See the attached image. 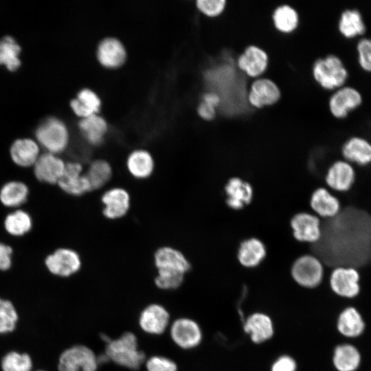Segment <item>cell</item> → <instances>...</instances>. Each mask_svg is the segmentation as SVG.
Segmentation results:
<instances>
[{
  "label": "cell",
  "mask_w": 371,
  "mask_h": 371,
  "mask_svg": "<svg viewBox=\"0 0 371 371\" xmlns=\"http://www.w3.org/2000/svg\"><path fill=\"white\" fill-rule=\"evenodd\" d=\"M266 249L264 244L258 239L252 238L244 240L238 251L240 263L246 267H254L264 259Z\"/></svg>",
  "instance_id": "836d02e7"
},
{
  "label": "cell",
  "mask_w": 371,
  "mask_h": 371,
  "mask_svg": "<svg viewBox=\"0 0 371 371\" xmlns=\"http://www.w3.org/2000/svg\"><path fill=\"white\" fill-rule=\"evenodd\" d=\"M359 280V273L355 267L337 266L331 272L330 286L337 295L352 298L360 292Z\"/></svg>",
  "instance_id": "30bf717a"
},
{
  "label": "cell",
  "mask_w": 371,
  "mask_h": 371,
  "mask_svg": "<svg viewBox=\"0 0 371 371\" xmlns=\"http://www.w3.org/2000/svg\"><path fill=\"white\" fill-rule=\"evenodd\" d=\"M294 237L301 242L317 243L322 236L319 218L308 213L296 214L291 221Z\"/></svg>",
  "instance_id": "ffe728a7"
},
{
  "label": "cell",
  "mask_w": 371,
  "mask_h": 371,
  "mask_svg": "<svg viewBox=\"0 0 371 371\" xmlns=\"http://www.w3.org/2000/svg\"><path fill=\"white\" fill-rule=\"evenodd\" d=\"M273 21L275 27L282 33H291L298 25V14L295 9L288 5L278 7L273 12Z\"/></svg>",
  "instance_id": "d590c367"
},
{
  "label": "cell",
  "mask_w": 371,
  "mask_h": 371,
  "mask_svg": "<svg viewBox=\"0 0 371 371\" xmlns=\"http://www.w3.org/2000/svg\"><path fill=\"white\" fill-rule=\"evenodd\" d=\"M360 362V353L354 346L345 344L335 348L333 363L337 371H355Z\"/></svg>",
  "instance_id": "d6a6232c"
},
{
  "label": "cell",
  "mask_w": 371,
  "mask_h": 371,
  "mask_svg": "<svg viewBox=\"0 0 371 371\" xmlns=\"http://www.w3.org/2000/svg\"><path fill=\"white\" fill-rule=\"evenodd\" d=\"M1 366L3 371H30L32 364L28 355L11 352L4 357Z\"/></svg>",
  "instance_id": "8d00e7d4"
},
{
  "label": "cell",
  "mask_w": 371,
  "mask_h": 371,
  "mask_svg": "<svg viewBox=\"0 0 371 371\" xmlns=\"http://www.w3.org/2000/svg\"><path fill=\"white\" fill-rule=\"evenodd\" d=\"M202 101L214 106L215 108L220 106L221 103L220 96L213 91H208L204 93L202 97Z\"/></svg>",
  "instance_id": "bcb514c9"
},
{
  "label": "cell",
  "mask_w": 371,
  "mask_h": 371,
  "mask_svg": "<svg viewBox=\"0 0 371 371\" xmlns=\"http://www.w3.org/2000/svg\"><path fill=\"white\" fill-rule=\"evenodd\" d=\"M280 98L278 85L269 78H258L254 80L247 94L248 103L255 108H262L275 104Z\"/></svg>",
  "instance_id": "2e32d148"
},
{
  "label": "cell",
  "mask_w": 371,
  "mask_h": 371,
  "mask_svg": "<svg viewBox=\"0 0 371 371\" xmlns=\"http://www.w3.org/2000/svg\"><path fill=\"white\" fill-rule=\"evenodd\" d=\"M126 168L133 177L138 179H146L154 170L153 157L146 150L136 149L128 155L126 159Z\"/></svg>",
  "instance_id": "f546056e"
},
{
  "label": "cell",
  "mask_w": 371,
  "mask_h": 371,
  "mask_svg": "<svg viewBox=\"0 0 371 371\" xmlns=\"http://www.w3.org/2000/svg\"><path fill=\"white\" fill-rule=\"evenodd\" d=\"M85 175L89 181L91 190L103 187L112 176L110 164L104 159H96L91 163Z\"/></svg>",
  "instance_id": "e575fe53"
},
{
  "label": "cell",
  "mask_w": 371,
  "mask_h": 371,
  "mask_svg": "<svg viewBox=\"0 0 371 371\" xmlns=\"http://www.w3.org/2000/svg\"><path fill=\"white\" fill-rule=\"evenodd\" d=\"M30 194V187L25 181L10 179L0 187V203L10 210L21 208L28 201Z\"/></svg>",
  "instance_id": "44dd1931"
},
{
  "label": "cell",
  "mask_w": 371,
  "mask_h": 371,
  "mask_svg": "<svg viewBox=\"0 0 371 371\" xmlns=\"http://www.w3.org/2000/svg\"><path fill=\"white\" fill-rule=\"evenodd\" d=\"M144 366L146 371H178V366L173 359L161 355L147 357Z\"/></svg>",
  "instance_id": "f35d334b"
},
{
  "label": "cell",
  "mask_w": 371,
  "mask_h": 371,
  "mask_svg": "<svg viewBox=\"0 0 371 371\" xmlns=\"http://www.w3.org/2000/svg\"><path fill=\"white\" fill-rule=\"evenodd\" d=\"M101 201L104 205V216L109 219H118L126 214L130 207V195L122 188L109 189L102 194Z\"/></svg>",
  "instance_id": "d6986e66"
},
{
  "label": "cell",
  "mask_w": 371,
  "mask_h": 371,
  "mask_svg": "<svg viewBox=\"0 0 371 371\" xmlns=\"http://www.w3.org/2000/svg\"><path fill=\"white\" fill-rule=\"evenodd\" d=\"M345 161L360 166L371 164V142L366 138L354 135L346 140L341 146Z\"/></svg>",
  "instance_id": "7402d4cb"
},
{
  "label": "cell",
  "mask_w": 371,
  "mask_h": 371,
  "mask_svg": "<svg viewBox=\"0 0 371 371\" xmlns=\"http://www.w3.org/2000/svg\"><path fill=\"white\" fill-rule=\"evenodd\" d=\"M363 102L360 91L352 85H344L331 94L328 107L331 114L336 118L342 119L357 109Z\"/></svg>",
  "instance_id": "9c48e42d"
},
{
  "label": "cell",
  "mask_w": 371,
  "mask_h": 371,
  "mask_svg": "<svg viewBox=\"0 0 371 371\" xmlns=\"http://www.w3.org/2000/svg\"><path fill=\"white\" fill-rule=\"evenodd\" d=\"M46 269L52 274L67 278L76 273L81 268L79 254L73 249L59 247L47 254L44 259Z\"/></svg>",
  "instance_id": "8992f818"
},
{
  "label": "cell",
  "mask_w": 371,
  "mask_h": 371,
  "mask_svg": "<svg viewBox=\"0 0 371 371\" xmlns=\"http://www.w3.org/2000/svg\"><path fill=\"white\" fill-rule=\"evenodd\" d=\"M168 310L159 303H150L146 306L138 316V326L144 333L159 336L166 332L171 323Z\"/></svg>",
  "instance_id": "52a82bcc"
},
{
  "label": "cell",
  "mask_w": 371,
  "mask_h": 371,
  "mask_svg": "<svg viewBox=\"0 0 371 371\" xmlns=\"http://www.w3.org/2000/svg\"><path fill=\"white\" fill-rule=\"evenodd\" d=\"M296 361L287 355L280 356L271 367V371H296Z\"/></svg>",
  "instance_id": "ee69618b"
},
{
  "label": "cell",
  "mask_w": 371,
  "mask_h": 371,
  "mask_svg": "<svg viewBox=\"0 0 371 371\" xmlns=\"http://www.w3.org/2000/svg\"><path fill=\"white\" fill-rule=\"evenodd\" d=\"M311 206L318 215L328 219L337 216L341 210L338 199L324 188H319L313 193Z\"/></svg>",
  "instance_id": "4316f807"
},
{
  "label": "cell",
  "mask_w": 371,
  "mask_h": 371,
  "mask_svg": "<svg viewBox=\"0 0 371 371\" xmlns=\"http://www.w3.org/2000/svg\"><path fill=\"white\" fill-rule=\"evenodd\" d=\"M184 275L157 271L155 284L161 290H174L181 286Z\"/></svg>",
  "instance_id": "60d3db41"
},
{
  "label": "cell",
  "mask_w": 371,
  "mask_h": 371,
  "mask_svg": "<svg viewBox=\"0 0 371 371\" xmlns=\"http://www.w3.org/2000/svg\"><path fill=\"white\" fill-rule=\"evenodd\" d=\"M225 0H197L196 6L204 15L211 17L218 16L225 10Z\"/></svg>",
  "instance_id": "b9f144b4"
},
{
  "label": "cell",
  "mask_w": 371,
  "mask_h": 371,
  "mask_svg": "<svg viewBox=\"0 0 371 371\" xmlns=\"http://www.w3.org/2000/svg\"><path fill=\"white\" fill-rule=\"evenodd\" d=\"M17 319V313L12 304L8 300L0 299V333L13 330Z\"/></svg>",
  "instance_id": "74e56055"
},
{
  "label": "cell",
  "mask_w": 371,
  "mask_h": 371,
  "mask_svg": "<svg viewBox=\"0 0 371 371\" xmlns=\"http://www.w3.org/2000/svg\"><path fill=\"white\" fill-rule=\"evenodd\" d=\"M14 250L11 245L0 240V271L9 270L13 262Z\"/></svg>",
  "instance_id": "7bdbcfd3"
},
{
  "label": "cell",
  "mask_w": 371,
  "mask_h": 371,
  "mask_svg": "<svg viewBox=\"0 0 371 371\" xmlns=\"http://www.w3.org/2000/svg\"><path fill=\"white\" fill-rule=\"evenodd\" d=\"M356 173L352 164L344 160H337L328 169L325 181L329 188L335 191H349L355 182Z\"/></svg>",
  "instance_id": "e0dca14e"
},
{
  "label": "cell",
  "mask_w": 371,
  "mask_h": 371,
  "mask_svg": "<svg viewBox=\"0 0 371 371\" xmlns=\"http://www.w3.org/2000/svg\"><path fill=\"white\" fill-rule=\"evenodd\" d=\"M168 331L172 343L184 350L197 348L203 340L200 325L188 317H180L172 320Z\"/></svg>",
  "instance_id": "277c9868"
},
{
  "label": "cell",
  "mask_w": 371,
  "mask_h": 371,
  "mask_svg": "<svg viewBox=\"0 0 371 371\" xmlns=\"http://www.w3.org/2000/svg\"><path fill=\"white\" fill-rule=\"evenodd\" d=\"M22 48L17 41L11 35H5L0 38V66L14 72L21 66V54Z\"/></svg>",
  "instance_id": "4dcf8cb0"
},
{
  "label": "cell",
  "mask_w": 371,
  "mask_h": 371,
  "mask_svg": "<svg viewBox=\"0 0 371 371\" xmlns=\"http://www.w3.org/2000/svg\"><path fill=\"white\" fill-rule=\"evenodd\" d=\"M337 328L340 334L346 337H357L363 333L365 322L355 308L348 307L340 313Z\"/></svg>",
  "instance_id": "1f68e13d"
},
{
  "label": "cell",
  "mask_w": 371,
  "mask_h": 371,
  "mask_svg": "<svg viewBox=\"0 0 371 371\" xmlns=\"http://www.w3.org/2000/svg\"><path fill=\"white\" fill-rule=\"evenodd\" d=\"M104 352L110 362L131 370H137L147 358L146 353L139 348L136 335L131 331L123 333L105 344Z\"/></svg>",
  "instance_id": "6da1fadb"
},
{
  "label": "cell",
  "mask_w": 371,
  "mask_h": 371,
  "mask_svg": "<svg viewBox=\"0 0 371 371\" xmlns=\"http://www.w3.org/2000/svg\"><path fill=\"white\" fill-rule=\"evenodd\" d=\"M243 330L256 344L269 341L274 335V325L271 318L261 312L249 315L244 322Z\"/></svg>",
  "instance_id": "ac0fdd59"
},
{
  "label": "cell",
  "mask_w": 371,
  "mask_h": 371,
  "mask_svg": "<svg viewBox=\"0 0 371 371\" xmlns=\"http://www.w3.org/2000/svg\"><path fill=\"white\" fill-rule=\"evenodd\" d=\"M34 139L43 152L60 155L69 146L70 134L63 120L56 116H48L36 126Z\"/></svg>",
  "instance_id": "7a4b0ae2"
},
{
  "label": "cell",
  "mask_w": 371,
  "mask_h": 371,
  "mask_svg": "<svg viewBox=\"0 0 371 371\" xmlns=\"http://www.w3.org/2000/svg\"><path fill=\"white\" fill-rule=\"evenodd\" d=\"M295 282L306 289H313L320 284L324 276V267L319 258L305 255L295 260L291 268Z\"/></svg>",
  "instance_id": "ba28073f"
},
{
  "label": "cell",
  "mask_w": 371,
  "mask_h": 371,
  "mask_svg": "<svg viewBox=\"0 0 371 371\" xmlns=\"http://www.w3.org/2000/svg\"><path fill=\"white\" fill-rule=\"evenodd\" d=\"M100 338H101V340L105 343V344H106L107 343H109L111 339L112 338L110 337L108 335L105 334V333H102L100 335Z\"/></svg>",
  "instance_id": "c3c4849f"
},
{
  "label": "cell",
  "mask_w": 371,
  "mask_h": 371,
  "mask_svg": "<svg viewBox=\"0 0 371 371\" xmlns=\"http://www.w3.org/2000/svg\"><path fill=\"white\" fill-rule=\"evenodd\" d=\"M78 129L84 139L91 146H99L108 131L106 120L99 113L80 119Z\"/></svg>",
  "instance_id": "d4e9b609"
},
{
  "label": "cell",
  "mask_w": 371,
  "mask_h": 371,
  "mask_svg": "<svg viewBox=\"0 0 371 371\" xmlns=\"http://www.w3.org/2000/svg\"><path fill=\"white\" fill-rule=\"evenodd\" d=\"M57 186L65 193L75 196L91 191L87 177L83 172V167L78 161L67 162L65 172Z\"/></svg>",
  "instance_id": "5bb4252c"
},
{
  "label": "cell",
  "mask_w": 371,
  "mask_h": 371,
  "mask_svg": "<svg viewBox=\"0 0 371 371\" xmlns=\"http://www.w3.org/2000/svg\"><path fill=\"white\" fill-rule=\"evenodd\" d=\"M69 106L80 119L98 114L102 106L101 99L93 90L83 88L71 100Z\"/></svg>",
  "instance_id": "484cf974"
},
{
  "label": "cell",
  "mask_w": 371,
  "mask_h": 371,
  "mask_svg": "<svg viewBox=\"0 0 371 371\" xmlns=\"http://www.w3.org/2000/svg\"><path fill=\"white\" fill-rule=\"evenodd\" d=\"M197 112L202 119L211 120L216 115V108L201 100L198 106Z\"/></svg>",
  "instance_id": "f6af8a7d"
},
{
  "label": "cell",
  "mask_w": 371,
  "mask_h": 371,
  "mask_svg": "<svg viewBox=\"0 0 371 371\" xmlns=\"http://www.w3.org/2000/svg\"><path fill=\"white\" fill-rule=\"evenodd\" d=\"M154 263L157 271L186 275L190 264L186 256L172 247L159 248L154 254Z\"/></svg>",
  "instance_id": "9a60e30c"
},
{
  "label": "cell",
  "mask_w": 371,
  "mask_h": 371,
  "mask_svg": "<svg viewBox=\"0 0 371 371\" xmlns=\"http://www.w3.org/2000/svg\"><path fill=\"white\" fill-rule=\"evenodd\" d=\"M356 51L360 67L371 73V36L361 37L357 42Z\"/></svg>",
  "instance_id": "ab89813d"
},
{
  "label": "cell",
  "mask_w": 371,
  "mask_h": 371,
  "mask_svg": "<svg viewBox=\"0 0 371 371\" xmlns=\"http://www.w3.org/2000/svg\"><path fill=\"white\" fill-rule=\"evenodd\" d=\"M338 30L347 38L362 36L366 32V25L361 12L357 8L344 10L338 21Z\"/></svg>",
  "instance_id": "f1b7e54d"
},
{
  "label": "cell",
  "mask_w": 371,
  "mask_h": 371,
  "mask_svg": "<svg viewBox=\"0 0 371 371\" xmlns=\"http://www.w3.org/2000/svg\"><path fill=\"white\" fill-rule=\"evenodd\" d=\"M66 164L60 155L43 152L32 168L35 179L43 183L57 185Z\"/></svg>",
  "instance_id": "8fae6325"
},
{
  "label": "cell",
  "mask_w": 371,
  "mask_h": 371,
  "mask_svg": "<svg viewBox=\"0 0 371 371\" xmlns=\"http://www.w3.org/2000/svg\"><path fill=\"white\" fill-rule=\"evenodd\" d=\"M98 361L99 363V366L110 362L109 359L106 354L104 352L103 353H101L100 355H97Z\"/></svg>",
  "instance_id": "7dc6e473"
},
{
  "label": "cell",
  "mask_w": 371,
  "mask_h": 371,
  "mask_svg": "<svg viewBox=\"0 0 371 371\" xmlns=\"http://www.w3.org/2000/svg\"><path fill=\"white\" fill-rule=\"evenodd\" d=\"M127 53L123 43L116 37L102 38L96 48V58L100 65L109 69L122 66L126 60Z\"/></svg>",
  "instance_id": "4fadbf2b"
},
{
  "label": "cell",
  "mask_w": 371,
  "mask_h": 371,
  "mask_svg": "<svg viewBox=\"0 0 371 371\" xmlns=\"http://www.w3.org/2000/svg\"><path fill=\"white\" fill-rule=\"evenodd\" d=\"M313 74L315 81L327 90H335L344 85L349 76L341 58L332 54L314 63Z\"/></svg>",
  "instance_id": "3957f363"
},
{
  "label": "cell",
  "mask_w": 371,
  "mask_h": 371,
  "mask_svg": "<svg viewBox=\"0 0 371 371\" xmlns=\"http://www.w3.org/2000/svg\"><path fill=\"white\" fill-rule=\"evenodd\" d=\"M96 353L89 346L77 344L64 350L58 360L59 371H97Z\"/></svg>",
  "instance_id": "5b68a950"
},
{
  "label": "cell",
  "mask_w": 371,
  "mask_h": 371,
  "mask_svg": "<svg viewBox=\"0 0 371 371\" xmlns=\"http://www.w3.org/2000/svg\"><path fill=\"white\" fill-rule=\"evenodd\" d=\"M34 221L29 212L23 208L11 210L5 216L3 227L5 232L14 238H21L32 229Z\"/></svg>",
  "instance_id": "cb8c5ba5"
},
{
  "label": "cell",
  "mask_w": 371,
  "mask_h": 371,
  "mask_svg": "<svg viewBox=\"0 0 371 371\" xmlns=\"http://www.w3.org/2000/svg\"><path fill=\"white\" fill-rule=\"evenodd\" d=\"M269 63L267 54L256 45H249L239 56L237 66L249 77H258L266 70Z\"/></svg>",
  "instance_id": "603a6c76"
},
{
  "label": "cell",
  "mask_w": 371,
  "mask_h": 371,
  "mask_svg": "<svg viewBox=\"0 0 371 371\" xmlns=\"http://www.w3.org/2000/svg\"><path fill=\"white\" fill-rule=\"evenodd\" d=\"M225 189L226 203L232 209H241L251 201L253 190L251 185L240 178L229 179Z\"/></svg>",
  "instance_id": "83f0119b"
},
{
  "label": "cell",
  "mask_w": 371,
  "mask_h": 371,
  "mask_svg": "<svg viewBox=\"0 0 371 371\" xmlns=\"http://www.w3.org/2000/svg\"><path fill=\"white\" fill-rule=\"evenodd\" d=\"M43 150L36 140L30 137L15 139L9 147L12 162L21 168H32Z\"/></svg>",
  "instance_id": "7c38bea8"
}]
</instances>
